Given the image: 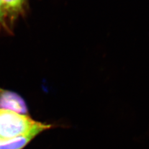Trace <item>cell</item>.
<instances>
[{
  "mask_svg": "<svg viewBox=\"0 0 149 149\" xmlns=\"http://www.w3.org/2000/svg\"><path fill=\"white\" fill-rule=\"evenodd\" d=\"M0 109L25 114L27 108L22 97L11 91L0 90Z\"/></svg>",
  "mask_w": 149,
  "mask_h": 149,
  "instance_id": "3957f363",
  "label": "cell"
},
{
  "mask_svg": "<svg viewBox=\"0 0 149 149\" xmlns=\"http://www.w3.org/2000/svg\"><path fill=\"white\" fill-rule=\"evenodd\" d=\"M38 122L25 114L0 109V140L22 136L33 129Z\"/></svg>",
  "mask_w": 149,
  "mask_h": 149,
  "instance_id": "6da1fadb",
  "label": "cell"
},
{
  "mask_svg": "<svg viewBox=\"0 0 149 149\" xmlns=\"http://www.w3.org/2000/svg\"><path fill=\"white\" fill-rule=\"evenodd\" d=\"M51 127L50 125L38 123L29 132L24 135L7 140H0V149H22L37 135Z\"/></svg>",
  "mask_w": 149,
  "mask_h": 149,
  "instance_id": "7a4b0ae2",
  "label": "cell"
},
{
  "mask_svg": "<svg viewBox=\"0 0 149 149\" xmlns=\"http://www.w3.org/2000/svg\"><path fill=\"white\" fill-rule=\"evenodd\" d=\"M6 17L5 12L4 11L1 0H0V22L4 23L5 21V17Z\"/></svg>",
  "mask_w": 149,
  "mask_h": 149,
  "instance_id": "5b68a950",
  "label": "cell"
},
{
  "mask_svg": "<svg viewBox=\"0 0 149 149\" xmlns=\"http://www.w3.org/2000/svg\"><path fill=\"white\" fill-rule=\"evenodd\" d=\"M6 16L15 17L22 10L25 0H1Z\"/></svg>",
  "mask_w": 149,
  "mask_h": 149,
  "instance_id": "277c9868",
  "label": "cell"
}]
</instances>
